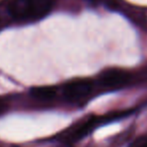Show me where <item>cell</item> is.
<instances>
[{
    "label": "cell",
    "mask_w": 147,
    "mask_h": 147,
    "mask_svg": "<svg viewBox=\"0 0 147 147\" xmlns=\"http://www.w3.org/2000/svg\"><path fill=\"white\" fill-rule=\"evenodd\" d=\"M55 0H12L8 12L18 22H34L47 16Z\"/></svg>",
    "instance_id": "obj_1"
},
{
    "label": "cell",
    "mask_w": 147,
    "mask_h": 147,
    "mask_svg": "<svg viewBox=\"0 0 147 147\" xmlns=\"http://www.w3.org/2000/svg\"><path fill=\"white\" fill-rule=\"evenodd\" d=\"M126 114L127 113L124 111V112H116L114 114H109L106 115V116H101V117L94 116V115L93 116H89L87 118L83 119L80 122H78L77 124H75L74 126H71L65 133H63L61 139L65 143H75L77 141L81 140L86 135H88L100 123L121 118V117L125 116Z\"/></svg>",
    "instance_id": "obj_2"
},
{
    "label": "cell",
    "mask_w": 147,
    "mask_h": 147,
    "mask_svg": "<svg viewBox=\"0 0 147 147\" xmlns=\"http://www.w3.org/2000/svg\"><path fill=\"white\" fill-rule=\"evenodd\" d=\"M94 90V83L91 80H74L63 87V94L69 102H79L89 97Z\"/></svg>",
    "instance_id": "obj_3"
},
{
    "label": "cell",
    "mask_w": 147,
    "mask_h": 147,
    "mask_svg": "<svg viewBox=\"0 0 147 147\" xmlns=\"http://www.w3.org/2000/svg\"><path fill=\"white\" fill-rule=\"evenodd\" d=\"M131 76L121 69H108L101 74L99 77V84L106 89H119L126 86L130 82Z\"/></svg>",
    "instance_id": "obj_4"
},
{
    "label": "cell",
    "mask_w": 147,
    "mask_h": 147,
    "mask_svg": "<svg viewBox=\"0 0 147 147\" xmlns=\"http://www.w3.org/2000/svg\"><path fill=\"white\" fill-rule=\"evenodd\" d=\"M30 94L33 98L38 100H51L57 96V90L55 87L51 86H43V87H35L31 89Z\"/></svg>",
    "instance_id": "obj_5"
},
{
    "label": "cell",
    "mask_w": 147,
    "mask_h": 147,
    "mask_svg": "<svg viewBox=\"0 0 147 147\" xmlns=\"http://www.w3.org/2000/svg\"><path fill=\"white\" fill-rule=\"evenodd\" d=\"M131 147H147V136L139 137L132 143Z\"/></svg>",
    "instance_id": "obj_6"
},
{
    "label": "cell",
    "mask_w": 147,
    "mask_h": 147,
    "mask_svg": "<svg viewBox=\"0 0 147 147\" xmlns=\"http://www.w3.org/2000/svg\"><path fill=\"white\" fill-rule=\"evenodd\" d=\"M4 109H5V105H4V103L2 102V101L0 100V114L4 111Z\"/></svg>",
    "instance_id": "obj_7"
}]
</instances>
